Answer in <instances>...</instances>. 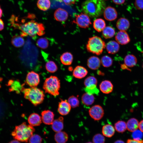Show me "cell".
I'll use <instances>...</instances> for the list:
<instances>
[{
    "label": "cell",
    "mask_w": 143,
    "mask_h": 143,
    "mask_svg": "<svg viewBox=\"0 0 143 143\" xmlns=\"http://www.w3.org/2000/svg\"><path fill=\"white\" fill-rule=\"evenodd\" d=\"M11 19L12 25L21 31L20 35L23 37L28 35L33 37L36 35L41 36L45 33L44 25L33 19L26 22H23L22 20L21 23H18L14 16Z\"/></svg>",
    "instance_id": "obj_1"
},
{
    "label": "cell",
    "mask_w": 143,
    "mask_h": 143,
    "mask_svg": "<svg viewBox=\"0 0 143 143\" xmlns=\"http://www.w3.org/2000/svg\"><path fill=\"white\" fill-rule=\"evenodd\" d=\"M104 0H86L82 5L84 13L92 18L100 16L106 8Z\"/></svg>",
    "instance_id": "obj_2"
},
{
    "label": "cell",
    "mask_w": 143,
    "mask_h": 143,
    "mask_svg": "<svg viewBox=\"0 0 143 143\" xmlns=\"http://www.w3.org/2000/svg\"><path fill=\"white\" fill-rule=\"evenodd\" d=\"M35 131L33 126L24 122L16 126L11 135L13 138L20 142H27Z\"/></svg>",
    "instance_id": "obj_3"
},
{
    "label": "cell",
    "mask_w": 143,
    "mask_h": 143,
    "mask_svg": "<svg viewBox=\"0 0 143 143\" xmlns=\"http://www.w3.org/2000/svg\"><path fill=\"white\" fill-rule=\"evenodd\" d=\"M21 91L24 93V98L35 106L41 104L44 99V92L36 87H30L28 88L23 87Z\"/></svg>",
    "instance_id": "obj_4"
},
{
    "label": "cell",
    "mask_w": 143,
    "mask_h": 143,
    "mask_svg": "<svg viewBox=\"0 0 143 143\" xmlns=\"http://www.w3.org/2000/svg\"><path fill=\"white\" fill-rule=\"evenodd\" d=\"M106 45L105 42L101 38L95 36L89 38L86 48L88 52L99 55L102 53Z\"/></svg>",
    "instance_id": "obj_5"
},
{
    "label": "cell",
    "mask_w": 143,
    "mask_h": 143,
    "mask_svg": "<svg viewBox=\"0 0 143 143\" xmlns=\"http://www.w3.org/2000/svg\"><path fill=\"white\" fill-rule=\"evenodd\" d=\"M60 80L56 76H51L45 79L43 88L45 93L54 96L58 95L60 88Z\"/></svg>",
    "instance_id": "obj_6"
},
{
    "label": "cell",
    "mask_w": 143,
    "mask_h": 143,
    "mask_svg": "<svg viewBox=\"0 0 143 143\" xmlns=\"http://www.w3.org/2000/svg\"><path fill=\"white\" fill-rule=\"evenodd\" d=\"M73 22L79 27L83 28H88L91 24L89 17L84 13L76 15L75 20Z\"/></svg>",
    "instance_id": "obj_7"
},
{
    "label": "cell",
    "mask_w": 143,
    "mask_h": 143,
    "mask_svg": "<svg viewBox=\"0 0 143 143\" xmlns=\"http://www.w3.org/2000/svg\"><path fill=\"white\" fill-rule=\"evenodd\" d=\"M89 113L91 117L95 120L101 119L104 114L102 108L98 105H94L91 107L89 110Z\"/></svg>",
    "instance_id": "obj_8"
},
{
    "label": "cell",
    "mask_w": 143,
    "mask_h": 143,
    "mask_svg": "<svg viewBox=\"0 0 143 143\" xmlns=\"http://www.w3.org/2000/svg\"><path fill=\"white\" fill-rule=\"evenodd\" d=\"M26 82L30 87H36L40 82L39 75L33 71L28 72L26 75Z\"/></svg>",
    "instance_id": "obj_9"
},
{
    "label": "cell",
    "mask_w": 143,
    "mask_h": 143,
    "mask_svg": "<svg viewBox=\"0 0 143 143\" xmlns=\"http://www.w3.org/2000/svg\"><path fill=\"white\" fill-rule=\"evenodd\" d=\"M104 16L106 20L112 21L115 20L117 17V12L114 7L108 6L105 8L104 12Z\"/></svg>",
    "instance_id": "obj_10"
},
{
    "label": "cell",
    "mask_w": 143,
    "mask_h": 143,
    "mask_svg": "<svg viewBox=\"0 0 143 143\" xmlns=\"http://www.w3.org/2000/svg\"><path fill=\"white\" fill-rule=\"evenodd\" d=\"M116 41L119 44L125 45L129 43L130 39L127 33L125 31H120L115 36Z\"/></svg>",
    "instance_id": "obj_11"
},
{
    "label": "cell",
    "mask_w": 143,
    "mask_h": 143,
    "mask_svg": "<svg viewBox=\"0 0 143 143\" xmlns=\"http://www.w3.org/2000/svg\"><path fill=\"white\" fill-rule=\"evenodd\" d=\"M68 14L65 9L58 8L55 11L54 17L55 20L58 21L63 22L65 21L68 17Z\"/></svg>",
    "instance_id": "obj_12"
},
{
    "label": "cell",
    "mask_w": 143,
    "mask_h": 143,
    "mask_svg": "<svg viewBox=\"0 0 143 143\" xmlns=\"http://www.w3.org/2000/svg\"><path fill=\"white\" fill-rule=\"evenodd\" d=\"M137 62V59L135 56L131 54L127 55L124 59V64L121 66L122 68L125 69L126 67H133L136 65Z\"/></svg>",
    "instance_id": "obj_13"
},
{
    "label": "cell",
    "mask_w": 143,
    "mask_h": 143,
    "mask_svg": "<svg viewBox=\"0 0 143 143\" xmlns=\"http://www.w3.org/2000/svg\"><path fill=\"white\" fill-rule=\"evenodd\" d=\"M42 122L46 125H51L54 120V114L53 112L49 110H45L41 113Z\"/></svg>",
    "instance_id": "obj_14"
},
{
    "label": "cell",
    "mask_w": 143,
    "mask_h": 143,
    "mask_svg": "<svg viewBox=\"0 0 143 143\" xmlns=\"http://www.w3.org/2000/svg\"><path fill=\"white\" fill-rule=\"evenodd\" d=\"M71 108L67 101L62 100L59 103L58 111L61 115H65L70 112Z\"/></svg>",
    "instance_id": "obj_15"
},
{
    "label": "cell",
    "mask_w": 143,
    "mask_h": 143,
    "mask_svg": "<svg viewBox=\"0 0 143 143\" xmlns=\"http://www.w3.org/2000/svg\"><path fill=\"white\" fill-rule=\"evenodd\" d=\"M101 60L97 57L95 56L90 57L88 59L87 65L88 67L92 70H96L100 67Z\"/></svg>",
    "instance_id": "obj_16"
},
{
    "label": "cell",
    "mask_w": 143,
    "mask_h": 143,
    "mask_svg": "<svg viewBox=\"0 0 143 143\" xmlns=\"http://www.w3.org/2000/svg\"><path fill=\"white\" fill-rule=\"evenodd\" d=\"M113 86L109 81L105 80L102 81L99 85L100 91L103 93L108 94L111 93L113 90Z\"/></svg>",
    "instance_id": "obj_17"
},
{
    "label": "cell",
    "mask_w": 143,
    "mask_h": 143,
    "mask_svg": "<svg viewBox=\"0 0 143 143\" xmlns=\"http://www.w3.org/2000/svg\"><path fill=\"white\" fill-rule=\"evenodd\" d=\"M88 73L87 70L84 67L80 66H77L74 69L73 75L75 78L80 79L85 77Z\"/></svg>",
    "instance_id": "obj_18"
},
{
    "label": "cell",
    "mask_w": 143,
    "mask_h": 143,
    "mask_svg": "<svg viewBox=\"0 0 143 143\" xmlns=\"http://www.w3.org/2000/svg\"><path fill=\"white\" fill-rule=\"evenodd\" d=\"M105 47L107 52L111 54L117 53L119 51L120 48L119 44L114 41L109 42L106 45Z\"/></svg>",
    "instance_id": "obj_19"
},
{
    "label": "cell",
    "mask_w": 143,
    "mask_h": 143,
    "mask_svg": "<svg viewBox=\"0 0 143 143\" xmlns=\"http://www.w3.org/2000/svg\"><path fill=\"white\" fill-rule=\"evenodd\" d=\"M28 121L29 124L33 126L40 125L42 121L41 117L38 114L35 113L29 116Z\"/></svg>",
    "instance_id": "obj_20"
},
{
    "label": "cell",
    "mask_w": 143,
    "mask_h": 143,
    "mask_svg": "<svg viewBox=\"0 0 143 143\" xmlns=\"http://www.w3.org/2000/svg\"><path fill=\"white\" fill-rule=\"evenodd\" d=\"M116 25L117 28L120 31H126L129 28L130 24L127 19L121 17L117 20Z\"/></svg>",
    "instance_id": "obj_21"
},
{
    "label": "cell",
    "mask_w": 143,
    "mask_h": 143,
    "mask_svg": "<svg viewBox=\"0 0 143 143\" xmlns=\"http://www.w3.org/2000/svg\"><path fill=\"white\" fill-rule=\"evenodd\" d=\"M64 118L60 117L54 120L52 124L53 130L56 132L61 131L64 128Z\"/></svg>",
    "instance_id": "obj_22"
},
{
    "label": "cell",
    "mask_w": 143,
    "mask_h": 143,
    "mask_svg": "<svg viewBox=\"0 0 143 143\" xmlns=\"http://www.w3.org/2000/svg\"><path fill=\"white\" fill-rule=\"evenodd\" d=\"M7 85L10 86L9 90L10 91H15L16 93H19L23 87L18 80H10L8 81Z\"/></svg>",
    "instance_id": "obj_23"
},
{
    "label": "cell",
    "mask_w": 143,
    "mask_h": 143,
    "mask_svg": "<svg viewBox=\"0 0 143 143\" xmlns=\"http://www.w3.org/2000/svg\"><path fill=\"white\" fill-rule=\"evenodd\" d=\"M60 60L62 63L65 65H70L73 60L72 54L69 52L63 53L60 57Z\"/></svg>",
    "instance_id": "obj_24"
},
{
    "label": "cell",
    "mask_w": 143,
    "mask_h": 143,
    "mask_svg": "<svg viewBox=\"0 0 143 143\" xmlns=\"http://www.w3.org/2000/svg\"><path fill=\"white\" fill-rule=\"evenodd\" d=\"M68 138V134L65 132L60 131L56 132L54 139L57 143H65Z\"/></svg>",
    "instance_id": "obj_25"
},
{
    "label": "cell",
    "mask_w": 143,
    "mask_h": 143,
    "mask_svg": "<svg viewBox=\"0 0 143 143\" xmlns=\"http://www.w3.org/2000/svg\"><path fill=\"white\" fill-rule=\"evenodd\" d=\"M95 100V97L93 95L86 92L83 94L81 97L82 103L87 106L92 105L94 103Z\"/></svg>",
    "instance_id": "obj_26"
},
{
    "label": "cell",
    "mask_w": 143,
    "mask_h": 143,
    "mask_svg": "<svg viewBox=\"0 0 143 143\" xmlns=\"http://www.w3.org/2000/svg\"><path fill=\"white\" fill-rule=\"evenodd\" d=\"M115 131V128L111 124H106L102 127V133L107 137H112L114 134Z\"/></svg>",
    "instance_id": "obj_27"
},
{
    "label": "cell",
    "mask_w": 143,
    "mask_h": 143,
    "mask_svg": "<svg viewBox=\"0 0 143 143\" xmlns=\"http://www.w3.org/2000/svg\"><path fill=\"white\" fill-rule=\"evenodd\" d=\"M139 122L136 119L132 118L129 119L126 123L127 128L129 131L133 132L138 128Z\"/></svg>",
    "instance_id": "obj_28"
},
{
    "label": "cell",
    "mask_w": 143,
    "mask_h": 143,
    "mask_svg": "<svg viewBox=\"0 0 143 143\" xmlns=\"http://www.w3.org/2000/svg\"><path fill=\"white\" fill-rule=\"evenodd\" d=\"M93 27L98 32H101L106 27L105 21L101 18H98L95 20L93 22Z\"/></svg>",
    "instance_id": "obj_29"
},
{
    "label": "cell",
    "mask_w": 143,
    "mask_h": 143,
    "mask_svg": "<svg viewBox=\"0 0 143 143\" xmlns=\"http://www.w3.org/2000/svg\"><path fill=\"white\" fill-rule=\"evenodd\" d=\"M37 5L40 10L46 11L50 7L51 2L50 0H37Z\"/></svg>",
    "instance_id": "obj_30"
},
{
    "label": "cell",
    "mask_w": 143,
    "mask_h": 143,
    "mask_svg": "<svg viewBox=\"0 0 143 143\" xmlns=\"http://www.w3.org/2000/svg\"><path fill=\"white\" fill-rule=\"evenodd\" d=\"M23 37L21 35H15L12 38L11 43L14 47H20L24 44L25 41Z\"/></svg>",
    "instance_id": "obj_31"
},
{
    "label": "cell",
    "mask_w": 143,
    "mask_h": 143,
    "mask_svg": "<svg viewBox=\"0 0 143 143\" xmlns=\"http://www.w3.org/2000/svg\"><path fill=\"white\" fill-rule=\"evenodd\" d=\"M115 31L112 27L107 26L105 27L102 31V34L105 39H108L113 37L115 35Z\"/></svg>",
    "instance_id": "obj_32"
},
{
    "label": "cell",
    "mask_w": 143,
    "mask_h": 143,
    "mask_svg": "<svg viewBox=\"0 0 143 143\" xmlns=\"http://www.w3.org/2000/svg\"><path fill=\"white\" fill-rule=\"evenodd\" d=\"M114 128L117 132L123 133L127 129L126 123L123 121L119 120L115 124Z\"/></svg>",
    "instance_id": "obj_33"
},
{
    "label": "cell",
    "mask_w": 143,
    "mask_h": 143,
    "mask_svg": "<svg viewBox=\"0 0 143 143\" xmlns=\"http://www.w3.org/2000/svg\"><path fill=\"white\" fill-rule=\"evenodd\" d=\"M101 64L102 65L106 68H108L111 66L113 62L112 58L107 55L103 56L100 60Z\"/></svg>",
    "instance_id": "obj_34"
},
{
    "label": "cell",
    "mask_w": 143,
    "mask_h": 143,
    "mask_svg": "<svg viewBox=\"0 0 143 143\" xmlns=\"http://www.w3.org/2000/svg\"><path fill=\"white\" fill-rule=\"evenodd\" d=\"M45 68L48 72L53 73L56 72L58 69L57 67L54 62L52 61H48L46 63Z\"/></svg>",
    "instance_id": "obj_35"
},
{
    "label": "cell",
    "mask_w": 143,
    "mask_h": 143,
    "mask_svg": "<svg viewBox=\"0 0 143 143\" xmlns=\"http://www.w3.org/2000/svg\"><path fill=\"white\" fill-rule=\"evenodd\" d=\"M97 81L94 76H89L86 78L84 80V84L85 87L93 85H97Z\"/></svg>",
    "instance_id": "obj_36"
},
{
    "label": "cell",
    "mask_w": 143,
    "mask_h": 143,
    "mask_svg": "<svg viewBox=\"0 0 143 143\" xmlns=\"http://www.w3.org/2000/svg\"><path fill=\"white\" fill-rule=\"evenodd\" d=\"M84 90L86 92L93 95H98L99 92V90L96 85L85 87L84 88Z\"/></svg>",
    "instance_id": "obj_37"
},
{
    "label": "cell",
    "mask_w": 143,
    "mask_h": 143,
    "mask_svg": "<svg viewBox=\"0 0 143 143\" xmlns=\"http://www.w3.org/2000/svg\"><path fill=\"white\" fill-rule=\"evenodd\" d=\"M67 101L71 107L73 108L77 107L79 104V102L78 98L73 95L69 97Z\"/></svg>",
    "instance_id": "obj_38"
},
{
    "label": "cell",
    "mask_w": 143,
    "mask_h": 143,
    "mask_svg": "<svg viewBox=\"0 0 143 143\" xmlns=\"http://www.w3.org/2000/svg\"><path fill=\"white\" fill-rule=\"evenodd\" d=\"M36 44L38 46L42 49L47 48L48 46L49 42L46 38H42L39 39L37 41Z\"/></svg>",
    "instance_id": "obj_39"
},
{
    "label": "cell",
    "mask_w": 143,
    "mask_h": 143,
    "mask_svg": "<svg viewBox=\"0 0 143 143\" xmlns=\"http://www.w3.org/2000/svg\"><path fill=\"white\" fill-rule=\"evenodd\" d=\"M42 138L38 134L32 135L29 138V143H41Z\"/></svg>",
    "instance_id": "obj_40"
},
{
    "label": "cell",
    "mask_w": 143,
    "mask_h": 143,
    "mask_svg": "<svg viewBox=\"0 0 143 143\" xmlns=\"http://www.w3.org/2000/svg\"><path fill=\"white\" fill-rule=\"evenodd\" d=\"M92 140L93 143H104L105 138L102 135L98 133L94 136Z\"/></svg>",
    "instance_id": "obj_41"
},
{
    "label": "cell",
    "mask_w": 143,
    "mask_h": 143,
    "mask_svg": "<svg viewBox=\"0 0 143 143\" xmlns=\"http://www.w3.org/2000/svg\"><path fill=\"white\" fill-rule=\"evenodd\" d=\"M132 136L133 139L139 140H141L143 134L141 131L137 129L133 132Z\"/></svg>",
    "instance_id": "obj_42"
},
{
    "label": "cell",
    "mask_w": 143,
    "mask_h": 143,
    "mask_svg": "<svg viewBox=\"0 0 143 143\" xmlns=\"http://www.w3.org/2000/svg\"><path fill=\"white\" fill-rule=\"evenodd\" d=\"M135 6L139 10H143V0H135Z\"/></svg>",
    "instance_id": "obj_43"
},
{
    "label": "cell",
    "mask_w": 143,
    "mask_h": 143,
    "mask_svg": "<svg viewBox=\"0 0 143 143\" xmlns=\"http://www.w3.org/2000/svg\"><path fill=\"white\" fill-rule=\"evenodd\" d=\"M127 143H143V140H136L134 139H128Z\"/></svg>",
    "instance_id": "obj_44"
},
{
    "label": "cell",
    "mask_w": 143,
    "mask_h": 143,
    "mask_svg": "<svg viewBox=\"0 0 143 143\" xmlns=\"http://www.w3.org/2000/svg\"><path fill=\"white\" fill-rule=\"evenodd\" d=\"M76 0H62V2L66 5H71L75 3Z\"/></svg>",
    "instance_id": "obj_45"
},
{
    "label": "cell",
    "mask_w": 143,
    "mask_h": 143,
    "mask_svg": "<svg viewBox=\"0 0 143 143\" xmlns=\"http://www.w3.org/2000/svg\"><path fill=\"white\" fill-rule=\"evenodd\" d=\"M113 2L117 5H121L123 3L125 0H112Z\"/></svg>",
    "instance_id": "obj_46"
},
{
    "label": "cell",
    "mask_w": 143,
    "mask_h": 143,
    "mask_svg": "<svg viewBox=\"0 0 143 143\" xmlns=\"http://www.w3.org/2000/svg\"><path fill=\"white\" fill-rule=\"evenodd\" d=\"M138 128L140 130L143 132V120L139 123Z\"/></svg>",
    "instance_id": "obj_47"
},
{
    "label": "cell",
    "mask_w": 143,
    "mask_h": 143,
    "mask_svg": "<svg viewBox=\"0 0 143 143\" xmlns=\"http://www.w3.org/2000/svg\"><path fill=\"white\" fill-rule=\"evenodd\" d=\"M4 23L3 20L0 19V31L2 30L4 28Z\"/></svg>",
    "instance_id": "obj_48"
},
{
    "label": "cell",
    "mask_w": 143,
    "mask_h": 143,
    "mask_svg": "<svg viewBox=\"0 0 143 143\" xmlns=\"http://www.w3.org/2000/svg\"><path fill=\"white\" fill-rule=\"evenodd\" d=\"M8 143H21L20 142V141L14 139V140H13L9 142Z\"/></svg>",
    "instance_id": "obj_49"
},
{
    "label": "cell",
    "mask_w": 143,
    "mask_h": 143,
    "mask_svg": "<svg viewBox=\"0 0 143 143\" xmlns=\"http://www.w3.org/2000/svg\"><path fill=\"white\" fill-rule=\"evenodd\" d=\"M114 143H125L122 140H118L116 141Z\"/></svg>",
    "instance_id": "obj_50"
},
{
    "label": "cell",
    "mask_w": 143,
    "mask_h": 143,
    "mask_svg": "<svg viewBox=\"0 0 143 143\" xmlns=\"http://www.w3.org/2000/svg\"><path fill=\"white\" fill-rule=\"evenodd\" d=\"M2 10L0 7V19L2 17Z\"/></svg>",
    "instance_id": "obj_51"
},
{
    "label": "cell",
    "mask_w": 143,
    "mask_h": 143,
    "mask_svg": "<svg viewBox=\"0 0 143 143\" xmlns=\"http://www.w3.org/2000/svg\"><path fill=\"white\" fill-rule=\"evenodd\" d=\"M57 1L59 2H62V0H56Z\"/></svg>",
    "instance_id": "obj_52"
},
{
    "label": "cell",
    "mask_w": 143,
    "mask_h": 143,
    "mask_svg": "<svg viewBox=\"0 0 143 143\" xmlns=\"http://www.w3.org/2000/svg\"><path fill=\"white\" fill-rule=\"evenodd\" d=\"M86 143H92V142H87Z\"/></svg>",
    "instance_id": "obj_53"
},
{
    "label": "cell",
    "mask_w": 143,
    "mask_h": 143,
    "mask_svg": "<svg viewBox=\"0 0 143 143\" xmlns=\"http://www.w3.org/2000/svg\"><path fill=\"white\" fill-rule=\"evenodd\" d=\"M142 68H143V63L142 65Z\"/></svg>",
    "instance_id": "obj_54"
},
{
    "label": "cell",
    "mask_w": 143,
    "mask_h": 143,
    "mask_svg": "<svg viewBox=\"0 0 143 143\" xmlns=\"http://www.w3.org/2000/svg\"></svg>",
    "instance_id": "obj_55"
}]
</instances>
